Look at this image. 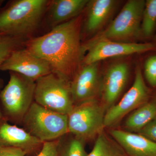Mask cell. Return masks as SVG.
<instances>
[{
  "label": "cell",
  "instance_id": "6da1fadb",
  "mask_svg": "<svg viewBox=\"0 0 156 156\" xmlns=\"http://www.w3.org/2000/svg\"><path fill=\"white\" fill-rule=\"evenodd\" d=\"M84 12L77 17L26 42L25 48L50 65L52 73L72 80L83 65L82 43Z\"/></svg>",
  "mask_w": 156,
  "mask_h": 156
},
{
  "label": "cell",
  "instance_id": "7a4b0ae2",
  "mask_svg": "<svg viewBox=\"0 0 156 156\" xmlns=\"http://www.w3.org/2000/svg\"><path fill=\"white\" fill-rule=\"evenodd\" d=\"M50 0H12L0 9V35L28 40L44 23Z\"/></svg>",
  "mask_w": 156,
  "mask_h": 156
},
{
  "label": "cell",
  "instance_id": "3957f363",
  "mask_svg": "<svg viewBox=\"0 0 156 156\" xmlns=\"http://www.w3.org/2000/svg\"><path fill=\"white\" fill-rule=\"evenodd\" d=\"M145 4L144 0L128 1L107 28L83 44H91L103 40L136 43V40L142 37L141 24Z\"/></svg>",
  "mask_w": 156,
  "mask_h": 156
},
{
  "label": "cell",
  "instance_id": "277c9868",
  "mask_svg": "<svg viewBox=\"0 0 156 156\" xmlns=\"http://www.w3.org/2000/svg\"><path fill=\"white\" fill-rule=\"evenodd\" d=\"M22 122L26 131L43 142L60 139L69 133L67 115L52 111L34 101Z\"/></svg>",
  "mask_w": 156,
  "mask_h": 156
},
{
  "label": "cell",
  "instance_id": "5b68a950",
  "mask_svg": "<svg viewBox=\"0 0 156 156\" xmlns=\"http://www.w3.org/2000/svg\"><path fill=\"white\" fill-rule=\"evenodd\" d=\"M106 110L97 99L74 105L68 115L69 133L84 142L104 131Z\"/></svg>",
  "mask_w": 156,
  "mask_h": 156
},
{
  "label": "cell",
  "instance_id": "8992f818",
  "mask_svg": "<svg viewBox=\"0 0 156 156\" xmlns=\"http://www.w3.org/2000/svg\"><path fill=\"white\" fill-rule=\"evenodd\" d=\"M34 101L52 111L68 115L74 106L70 82L54 73L35 82Z\"/></svg>",
  "mask_w": 156,
  "mask_h": 156
},
{
  "label": "cell",
  "instance_id": "52a82bcc",
  "mask_svg": "<svg viewBox=\"0 0 156 156\" xmlns=\"http://www.w3.org/2000/svg\"><path fill=\"white\" fill-rule=\"evenodd\" d=\"M10 80L0 92V99L6 115L22 122L23 117L34 102L35 81L9 72Z\"/></svg>",
  "mask_w": 156,
  "mask_h": 156
},
{
  "label": "cell",
  "instance_id": "ba28073f",
  "mask_svg": "<svg viewBox=\"0 0 156 156\" xmlns=\"http://www.w3.org/2000/svg\"><path fill=\"white\" fill-rule=\"evenodd\" d=\"M132 87L121 99L106 111L105 116V128L114 127L124 117L151 99L150 89L147 86L140 66H136Z\"/></svg>",
  "mask_w": 156,
  "mask_h": 156
},
{
  "label": "cell",
  "instance_id": "9c48e42d",
  "mask_svg": "<svg viewBox=\"0 0 156 156\" xmlns=\"http://www.w3.org/2000/svg\"><path fill=\"white\" fill-rule=\"evenodd\" d=\"M83 48L85 53L83 65H87L99 62L106 58L156 50V44L103 40L91 44L83 45Z\"/></svg>",
  "mask_w": 156,
  "mask_h": 156
},
{
  "label": "cell",
  "instance_id": "30bf717a",
  "mask_svg": "<svg viewBox=\"0 0 156 156\" xmlns=\"http://www.w3.org/2000/svg\"><path fill=\"white\" fill-rule=\"evenodd\" d=\"M0 70L18 73L35 82L52 73L47 62L31 53L25 47L11 53L1 66Z\"/></svg>",
  "mask_w": 156,
  "mask_h": 156
},
{
  "label": "cell",
  "instance_id": "8fae6325",
  "mask_svg": "<svg viewBox=\"0 0 156 156\" xmlns=\"http://www.w3.org/2000/svg\"><path fill=\"white\" fill-rule=\"evenodd\" d=\"M99 62L83 65L70 82L74 105L97 99L101 80Z\"/></svg>",
  "mask_w": 156,
  "mask_h": 156
},
{
  "label": "cell",
  "instance_id": "7c38bea8",
  "mask_svg": "<svg viewBox=\"0 0 156 156\" xmlns=\"http://www.w3.org/2000/svg\"><path fill=\"white\" fill-rule=\"evenodd\" d=\"M130 69L125 62H117L106 70L101 78L100 90L101 102L106 111L116 103L126 87Z\"/></svg>",
  "mask_w": 156,
  "mask_h": 156
},
{
  "label": "cell",
  "instance_id": "4fadbf2b",
  "mask_svg": "<svg viewBox=\"0 0 156 156\" xmlns=\"http://www.w3.org/2000/svg\"><path fill=\"white\" fill-rule=\"evenodd\" d=\"M118 2L115 0H89L84 11L81 34L90 35L100 32L111 17Z\"/></svg>",
  "mask_w": 156,
  "mask_h": 156
},
{
  "label": "cell",
  "instance_id": "5bb4252c",
  "mask_svg": "<svg viewBox=\"0 0 156 156\" xmlns=\"http://www.w3.org/2000/svg\"><path fill=\"white\" fill-rule=\"evenodd\" d=\"M89 0H50L44 19L51 30L82 14Z\"/></svg>",
  "mask_w": 156,
  "mask_h": 156
},
{
  "label": "cell",
  "instance_id": "9a60e30c",
  "mask_svg": "<svg viewBox=\"0 0 156 156\" xmlns=\"http://www.w3.org/2000/svg\"><path fill=\"white\" fill-rule=\"evenodd\" d=\"M109 134L128 156H156V143L141 134L116 129Z\"/></svg>",
  "mask_w": 156,
  "mask_h": 156
},
{
  "label": "cell",
  "instance_id": "2e32d148",
  "mask_svg": "<svg viewBox=\"0 0 156 156\" xmlns=\"http://www.w3.org/2000/svg\"><path fill=\"white\" fill-rule=\"evenodd\" d=\"M43 143L25 129L0 120V147L18 148L27 153L41 147Z\"/></svg>",
  "mask_w": 156,
  "mask_h": 156
},
{
  "label": "cell",
  "instance_id": "e0dca14e",
  "mask_svg": "<svg viewBox=\"0 0 156 156\" xmlns=\"http://www.w3.org/2000/svg\"><path fill=\"white\" fill-rule=\"evenodd\" d=\"M156 117V98L151 99L129 115L124 123L125 131L138 133Z\"/></svg>",
  "mask_w": 156,
  "mask_h": 156
},
{
  "label": "cell",
  "instance_id": "ac0fdd59",
  "mask_svg": "<svg viewBox=\"0 0 156 156\" xmlns=\"http://www.w3.org/2000/svg\"><path fill=\"white\" fill-rule=\"evenodd\" d=\"M118 143L103 131L96 137L91 152L87 156H127Z\"/></svg>",
  "mask_w": 156,
  "mask_h": 156
},
{
  "label": "cell",
  "instance_id": "d6986e66",
  "mask_svg": "<svg viewBox=\"0 0 156 156\" xmlns=\"http://www.w3.org/2000/svg\"><path fill=\"white\" fill-rule=\"evenodd\" d=\"M156 29V0L145 1L141 24V37L149 39Z\"/></svg>",
  "mask_w": 156,
  "mask_h": 156
},
{
  "label": "cell",
  "instance_id": "ffe728a7",
  "mask_svg": "<svg viewBox=\"0 0 156 156\" xmlns=\"http://www.w3.org/2000/svg\"><path fill=\"white\" fill-rule=\"evenodd\" d=\"M27 40L21 38L0 35V67L14 51L25 47Z\"/></svg>",
  "mask_w": 156,
  "mask_h": 156
},
{
  "label": "cell",
  "instance_id": "44dd1931",
  "mask_svg": "<svg viewBox=\"0 0 156 156\" xmlns=\"http://www.w3.org/2000/svg\"><path fill=\"white\" fill-rule=\"evenodd\" d=\"M84 144L83 141L74 137L62 147L61 144L59 156H87Z\"/></svg>",
  "mask_w": 156,
  "mask_h": 156
},
{
  "label": "cell",
  "instance_id": "7402d4cb",
  "mask_svg": "<svg viewBox=\"0 0 156 156\" xmlns=\"http://www.w3.org/2000/svg\"><path fill=\"white\" fill-rule=\"evenodd\" d=\"M144 76L150 86L156 88V55L150 56L146 60Z\"/></svg>",
  "mask_w": 156,
  "mask_h": 156
},
{
  "label": "cell",
  "instance_id": "603a6c76",
  "mask_svg": "<svg viewBox=\"0 0 156 156\" xmlns=\"http://www.w3.org/2000/svg\"><path fill=\"white\" fill-rule=\"evenodd\" d=\"M61 145L60 138L44 142L41 150L37 156H59Z\"/></svg>",
  "mask_w": 156,
  "mask_h": 156
},
{
  "label": "cell",
  "instance_id": "cb8c5ba5",
  "mask_svg": "<svg viewBox=\"0 0 156 156\" xmlns=\"http://www.w3.org/2000/svg\"><path fill=\"white\" fill-rule=\"evenodd\" d=\"M137 133L156 143V117Z\"/></svg>",
  "mask_w": 156,
  "mask_h": 156
},
{
  "label": "cell",
  "instance_id": "d4e9b609",
  "mask_svg": "<svg viewBox=\"0 0 156 156\" xmlns=\"http://www.w3.org/2000/svg\"><path fill=\"white\" fill-rule=\"evenodd\" d=\"M27 153L21 149L0 147V156H25Z\"/></svg>",
  "mask_w": 156,
  "mask_h": 156
},
{
  "label": "cell",
  "instance_id": "484cf974",
  "mask_svg": "<svg viewBox=\"0 0 156 156\" xmlns=\"http://www.w3.org/2000/svg\"><path fill=\"white\" fill-rule=\"evenodd\" d=\"M3 84V81L2 80L0 79V90L2 89V85ZM3 117L2 116V112H1V111H0V120L3 119Z\"/></svg>",
  "mask_w": 156,
  "mask_h": 156
},
{
  "label": "cell",
  "instance_id": "4316f807",
  "mask_svg": "<svg viewBox=\"0 0 156 156\" xmlns=\"http://www.w3.org/2000/svg\"><path fill=\"white\" fill-rule=\"evenodd\" d=\"M154 40H155V41L156 42V33L155 34V36H154Z\"/></svg>",
  "mask_w": 156,
  "mask_h": 156
},
{
  "label": "cell",
  "instance_id": "83f0119b",
  "mask_svg": "<svg viewBox=\"0 0 156 156\" xmlns=\"http://www.w3.org/2000/svg\"></svg>",
  "mask_w": 156,
  "mask_h": 156
}]
</instances>
